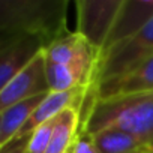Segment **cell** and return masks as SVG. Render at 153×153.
<instances>
[{"instance_id":"e0dca14e","label":"cell","mask_w":153,"mask_h":153,"mask_svg":"<svg viewBox=\"0 0 153 153\" xmlns=\"http://www.w3.org/2000/svg\"><path fill=\"white\" fill-rule=\"evenodd\" d=\"M0 137H2V117H0ZM2 147V146H0Z\"/></svg>"},{"instance_id":"ba28073f","label":"cell","mask_w":153,"mask_h":153,"mask_svg":"<svg viewBox=\"0 0 153 153\" xmlns=\"http://www.w3.org/2000/svg\"><path fill=\"white\" fill-rule=\"evenodd\" d=\"M44 57L50 63L74 65V63H93L98 65L99 51L93 48L80 33L68 32L47 48H44Z\"/></svg>"},{"instance_id":"6da1fadb","label":"cell","mask_w":153,"mask_h":153,"mask_svg":"<svg viewBox=\"0 0 153 153\" xmlns=\"http://www.w3.org/2000/svg\"><path fill=\"white\" fill-rule=\"evenodd\" d=\"M66 0H0V50L24 39L45 48L68 33Z\"/></svg>"},{"instance_id":"5b68a950","label":"cell","mask_w":153,"mask_h":153,"mask_svg":"<svg viewBox=\"0 0 153 153\" xmlns=\"http://www.w3.org/2000/svg\"><path fill=\"white\" fill-rule=\"evenodd\" d=\"M48 92H50V87L47 81L45 57H44V50H42L0 92V114L18 102H23L26 99H30Z\"/></svg>"},{"instance_id":"30bf717a","label":"cell","mask_w":153,"mask_h":153,"mask_svg":"<svg viewBox=\"0 0 153 153\" xmlns=\"http://www.w3.org/2000/svg\"><path fill=\"white\" fill-rule=\"evenodd\" d=\"M81 114L76 108H68L56 117L53 137L45 153H71L75 140L80 135Z\"/></svg>"},{"instance_id":"8992f818","label":"cell","mask_w":153,"mask_h":153,"mask_svg":"<svg viewBox=\"0 0 153 153\" xmlns=\"http://www.w3.org/2000/svg\"><path fill=\"white\" fill-rule=\"evenodd\" d=\"M95 89L96 99L153 93V56L137 63L114 78L101 81L95 86Z\"/></svg>"},{"instance_id":"9a60e30c","label":"cell","mask_w":153,"mask_h":153,"mask_svg":"<svg viewBox=\"0 0 153 153\" xmlns=\"http://www.w3.org/2000/svg\"><path fill=\"white\" fill-rule=\"evenodd\" d=\"M30 135H18L5 146L0 147V153H26Z\"/></svg>"},{"instance_id":"9c48e42d","label":"cell","mask_w":153,"mask_h":153,"mask_svg":"<svg viewBox=\"0 0 153 153\" xmlns=\"http://www.w3.org/2000/svg\"><path fill=\"white\" fill-rule=\"evenodd\" d=\"M44 48L45 45L42 41L32 38L15 42L0 50V92Z\"/></svg>"},{"instance_id":"7a4b0ae2","label":"cell","mask_w":153,"mask_h":153,"mask_svg":"<svg viewBox=\"0 0 153 153\" xmlns=\"http://www.w3.org/2000/svg\"><path fill=\"white\" fill-rule=\"evenodd\" d=\"M108 128L125 131L149 146L153 134V93L96 99L84 120L83 132L93 135Z\"/></svg>"},{"instance_id":"ac0fdd59","label":"cell","mask_w":153,"mask_h":153,"mask_svg":"<svg viewBox=\"0 0 153 153\" xmlns=\"http://www.w3.org/2000/svg\"><path fill=\"white\" fill-rule=\"evenodd\" d=\"M149 153H153V152H149Z\"/></svg>"},{"instance_id":"5bb4252c","label":"cell","mask_w":153,"mask_h":153,"mask_svg":"<svg viewBox=\"0 0 153 153\" xmlns=\"http://www.w3.org/2000/svg\"><path fill=\"white\" fill-rule=\"evenodd\" d=\"M71 153H99L98 149L95 147L92 138L84 134V132H80L78 138L75 140L72 149H71Z\"/></svg>"},{"instance_id":"2e32d148","label":"cell","mask_w":153,"mask_h":153,"mask_svg":"<svg viewBox=\"0 0 153 153\" xmlns=\"http://www.w3.org/2000/svg\"><path fill=\"white\" fill-rule=\"evenodd\" d=\"M149 147H150V152H153V134H152V140H150V144H149Z\"/></svg>"},{"instance_id":"7c38bea8","label":"cell","mask_w":153,"mask_h":153,"mask_svg":"<svg viewBox=\"0 0 153 153\" xmlns=\"http://www.w3.org/2000/svg\"><path fill=\"white\" fill-rule=\"evenodd\" d=\"M48 93L26 99L23 102H18V104L12 105L11 108H8L6 111H3L2 114H0V117H2V137H0V146H5L6 143L14 140L20 134V131L24 128V125L27 123L30 116L35 113L38 105L42 102V99Z\"/></svg>"},{"instance_id":"277c9868","label":"cell","mask_w":153,"mask_h":153,"mask_svg":"<svg viewBox=\"0 0 153 153\" xmlns=\"http://www.w3.org/2000/svg\"><path fill=\"white\" fill-rule=\"evenodd\" d=\"M123 0H80L76 3V33L99 53L114 26Z\"/></svg>"},{"instance_id":"8fae6325","label":"cell","mask_w":153,"mask_h":153,"mask_svg":"<svg viewBox=\"0 0 153 153\" xmlns=\"http://www.w3.org/2000/svg\"><path fill=\"white\" fill-rule=\"evenodd\" d=\"M99 153H149L150 149L137 137L114 128L89 135Z\"/></svg>"},{"instance_id":"52a82bcc","label":"cell","mask_w":153,"mask_h":153,"mask_svg":"<svg viewBox=\"0 0 153 153\" xmlns=\"http://www.w3.org/2000/svg\"><path fill=\"white\" fill-rule=\"evenodd\" d=\"M152 18L153 0H123L104 50L134 36Z\"/></svg>"},{"instance_id":"3957f363","label":"cell","mask_w":153,"mask_h":153,"mask_svg":"<svg viewBox=\"0 0 153 153\" xmlns=\"http://www.w3.org/2000/svg\"><path fill=\"white\" fill-rule=\"evenodd\" d=\"M153 56V18L134 36L99 53L95 86L114 78Z\"/></svg>"},{"instance_id":"4fadbf2b","label":"cell","mask_w":153,"mask_h":153,"mask_svg":"<svg viewBox=\"0 0 153 153\" xmlns=\"http://www.w3.org/2000/svg\"><path fill=\"white\" fill-rule=\"evenodd\" d=\"M54 122H56V119H53L47 123H42L30 134L26 153H45L47 152L51 137H53Z\"/></svg>"}]
</instances>
